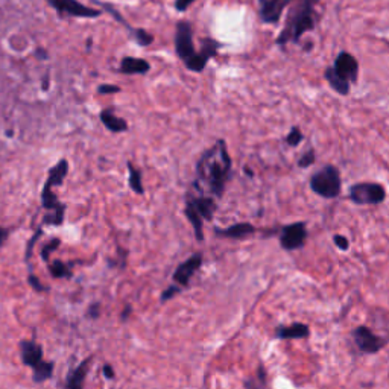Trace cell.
Returning a JSON list of instances; mask_svg holds the SVG:
<instances>
[{
    "instance_id": "30bf717a",
    "label": "cell",
    "mask_w": 389,
    "mask_h": 389,
    "mask_svg": "<svg viewBox=\"0 0 389 389\" xmlns=\"http://www.w3.org/2000/svg\"><path fill=\"white\" fill-rule=\"evenodd\" d=\"M202 254L197 253L190 255L188 260H184L181 264H178L175 272H174V282L181 286V287H188L192 277L197 274V271L202 266Z\"/></svg>"
},
{
    "instance_id": "ab89813d",
    "label": "cell",
    "mask_w": 389,
    "mask_h": 389,
    "mask_svg": "<svg viewBox=\"0 0 389 389\" xmlns=\"http://www.w3.org/2000/svg\"><path fill=\"white\" fill-rule=\"evenodd\" d=\"M262 2H264V0H260V3H262Z\"/></svg>"
},
{
    "instance_id": "74e56055",
    "label": "cell",
    "mask_w": 389,
    "mask_h": 389,
    "mask_svg": "<svg viewBox=\"0 0 389 389\" xmlns=\"http://www.w3.org/2000/svg\"><path fill=\"white\" fill-rule=\"evenodd\" d=\"M8 235H10V230L0 228V245H3V242L8 239Z\"/></svg>"
},
{
    "instance_id": "ac0fdd59",
    "label": "cell",
    "mask_w": 389,
    "mask_h": 389,
    "mask_svg": "<svg viewBox=\"0 0 389 389\" xmlns=\"http://www.w3.org/2000/svg\"><path fill=\"white\" fill-rule=\"evenodd\" d=\"M99 118H100V122L104 123V127L108 131H111V132H125L128 129L127 120L119 118V116H116V113L111 110V108H105V110L100 111Z\"/></svg>"
},
{
    "instance_id": "f1b7e54d",
    "label": "cell",
    "mask_w": 389,
    "mask_h": 389,
    "mask_svg": "<svg viewBox=\"0 0 389 389\" xmlns=\"http://www.w3.org/2000/svg\"><path fill=\"white\" fill-rule=\"evenodd\" d=\"M315 151L310 147V150H307L305 154L301 155V157L298 159V168L301 169H306V168H310L315 163Z\"/></svg>"
},
{
    "instance_id": "9a60e30c",
    "label": "cell",
    "mask_w": 389,
    "mask_h": 389,
    "mask_svg": "<svg viewBox=\"0 0 389 389\" xmlns=\"http://www.w3.org/2000/svg\"><path fill=\"white\" fill-rule=\"evenodd\" d=\"M217 237H228V239H244L257 233V228L250 222H239L231 225L228 228H215Z\"/></svg>"
},
{
    "instance_id": "52a82bcc",
    "label": "cell",
    "mask_w": 389,
    "mask_h": 389,
    "mask_svg": "<svg viewBox=\"0 0 389 389\" xmlns=\"http://www.w3.org/2000/svg\"><path fill=\"white\" fill-rule=\"evenodd\" d=\"M48 3L55 10L60 17H76V19H98L102 11L96 8L82 5L78 0H48Z\"/></svg>"
},
{
    "instance_id": "7c38bea8",
    "label": "cell",
    "mask_w": 389,
    "mask_h": 389,
    "mask_svg": "<svg viewBox=\"0 0 389 389\" xmlns=\"http://www.w3.org/2000/svg\"><path fill=\"white\" fill-rule=\"evenodd\" d=\"M310 336V327L302 323H293L289 325H278L274 330V338L280 341L307 339Z\"/></svg>"
},
{
    "instance_id": "4dcf8cb0",
    "label": "cell",
    "mask_w": 389,
    "mask_h": 389,
    "mask_svg": "<svg viewBox=\"0 0 389 389\" xmlns=\"http://www.w3.org/2000/svg\"><path fill=\"white\" fill-rule=\"evenodd\" d=\"M119 91H120L119 85H113V84H100L98 87L99 95H114V93H119Z\"/></svg>"
},
{
    "instance_id": "ba28073f",
    "label": "cell",
    "mask_w": 389,
    "mask_h": 389,
    "mask_svg": "<svg viewBox=\"0 0 389 389\" xmlns=\"http://www.w3.org/2000/svg\"><path fill=\"white\" fill-rule=\"evenodd\" d=\"M307 227L305 222H293L289 225H284L280 231V245L286 251H297L301 250L307 242Z\"/></svg>"
},
{
    "instance_id": "8d00e7d4",
    "label": "cell",
    "mask_w": 389,
    "mask_h": 389,
    "mask_svg": "<svg viewBox=\"0 0 389 389\" xmlns=\"http://www.w3.org/2000/svg\"><path fill=\"white\" fill-rule=\"evenodd\" d=\"M104 376H105V379H110V380H113L114 379V370H113V367L110 363H105L104 365Z\"/></svg>"
},
{
    "instance_id": "484cf974",
    "label": "cell",
    "mask_w": 389,
    "mask_h": 389,
    "mask_svg": "<svg viewBox=\"0 0 389 389\" xmlns=\"http://www.w3.org/2000/svg\"><path fill=\"white\" fill-rule=\"evenodd\" d=\"M60 245H61V240H60V239H52L49 244H46V245L43 246V250H42V259H43L44 262H48V263H49L51 255L58 250V246H60Z\"/></svg>"
},
{
    "instance_id": "f546056e",
    "label": "cell",
    "mask_w": 389,
    "mask_h": 389,
    "mask_svg": "<svg viewBox=\"0 0 389 389\" xmlns=\"http://www.w3.org/2000/svg\"><path fill=\"white\" fill-rule=\"evenodd\" d=\"M181 289H183V287H181V286H178V284L169 286L168 289H166V291H163V293H161V302H166V301H169V300L175 298L177 295L181 292Z\"/></svg>"
},
{
    "instance_id": "44dd1931",
    "label": "cell",
    "mask_w": 389,
    "mask_h": 389,
    "mask_svg": "<svg viewBox=\"0 0 389 389\" xmlns=\"http://www.w3.org/2000/svg\"><path fill=\"white\" fill-rule=\"evenodd\" d=\"M128 183L131 190L137 193V194H143L145 189H143V181H142V172L132 165V163H128Z\"/></svg>"
},
{
    "instance_id": "f35d334b",
    "label": "cell",
    "mask_w": 389,
    "mask_h": 389,
    "mask_svg": "<svg viewBox=\"0 0 389 389\" xmlns=\"http://www.w3.org/2000/svg\"><path fill=\"white\" fill-rule=\"evenodd\" d=\"M129 315H131V306H127V307H125V310H123L122 315H120L122 321H127V318H128Z\"/></svg>"
},
{
    "instance_id": "d6986e66",
    "label": "cell",
    "mask_w": 389,
    "mask_h": 389,
    "mask_svg": "<svg viewBox=\"0 0 389 389\" xmlns=\"http://www.w3.org/2000/svg\"><path fill=\"white\" fill-rule=\"evenodd\" d=\"M69 174V161L67 160H60L55 166L49 169L48 180H46V186H51V188H60L61 184L64 183L66 177Z\"/></svg>"
},
{
    "instance_id": "7a4b0ae2",
    "label": "cell",
    "mask_w": 389,
    "mask_h": 389,
    "mask_svg": "<svg viewBox=\"0 0 389 389\" xmlns=\"http://www.w3.org/2000/svg\"><path fill=\"white\" fill-rule=\"evenodd\" d=\"M201 52L194 51L193 44V29L189 21H180L177 25L175 33V51L177 55L183 60L186 67L193 72H202L206 69L207 61L215 57L219 49V43L212 38H204L201 42Z\"/></svg>"
},
{
    "instance_id": "5bb4252c",
    "label": "cell",
    "mask_w": 389,
    "mask_h": 389,
    "mask_svg": "<svg viewBox=\"0 0 389 389\" xmlns=\"http://www.w3.org/2000/svg\"><path fill=\"white\" fill-rule=\"evenodd\" d=\"M292 0H264L262 2L260 17L264 23H278L286 5Z\"/></svg>"
},
{
    "instance_id": "d590c367",
    "label": "cell",
    "mask_w": 389,
    "mask_h": 389,
    "mask_svg": "<svg viewBox=\"0 0 389 389\" xmlns=\"http://www.w3.org/2000/svg\"><path fill=\"white\" fill-rule=\"evenodd\" d=\"M99 309H100V306L98 305V302H95V305H91L90 309H89V312H87L89 318H91V320H96V318L99 316Z\"/></svg>"
},
{
    "instance_id": "6da1fadb",
    "label": "cell",
    "mask_w": 389,
    "mask_h": 389,
    "mask_svg": "<svg viewBox=\"0 0 389 389\" xmlns=\"http://www.w3.org/2000/svg\"><path fill=\"white\" fill-rule=\"evenodd\" d=\"M231 165L227 143L219 138L199 157L197 163V181L192 188L208 193L213 198H222L231 175Z\"/></svg>"
},
{
    "instance_id": "5b68a950",
    "label": "cell",
    "mask_w": 389,
    "mask_h": 389,
    "mask_svg": "<svg viewBox=\"0 0 389 389\" xmlns=\"http://www.w3.org/2000/svg\"><path fill=\"white\" fill-rule=\"evenodd\" d=\"M348 197L354 204L379 206L386 199V189L379 183H356L350 188Z\"/></svg>"
},
{
    "instance_id": "2e32d148",
    "label": "cell",
    "mask_w": 389,
    "mask_h": 389,
    "mask_svg": "<svg viewBox=\"0 0 389 389\" xmlns=\"http://www.w3.org/2000/svg\"><path fill=\"white\" fill-rule=\"evenodd\" d=\"M90 365H91V357L82 361L76 368L70 371L64 389H84V382H85V377L89 374Z\"/></svg>"
},
{
    "instance_id": "cb8c5ba5",
    "label": "cell",
    "mask_w": 389,
    "mask_h": 389,
    "mask_svg": "<svg viewBox=\"0 0 389 389\" xmlns=\"http://www.w3.org/2000/svg\"><path fill=\"white\" fill-rule=\"evenodd\" d=\"M49 271L52 277L55 278H70L72 277V271H70V264L61 262V260H53L49 263Z\"/></svg>"
},
{
    "instance_id": "1f68e13d",
    "label": "cell",
    "mask_w": 389,
    "mask_h": 389,
    "mask_svg": "<svg viewBox=\"0 0 389 389\" xmlns=\"http://www.w3.org/2000/svg\"><path fill=\"white\" fill-rule=\"evenodd\" d=\"M333 242L334 245H336L341 251H348V248H350V242H348V239L345 236H342V235H334L333 236Z\"/></svg>"
},
{
    "instance_id": "e575fe53",
    "label": "cell",
    "mask_w": 389,
    "mask_h": 389,
    "mask_svg": "<svg viewBox=\"0 0 389 389\" xmlns=\"http://www.w3.org/2000/svg\"><path fill=\"white\" fill-rule=\"evenodd\" d=\"M194 2V0H177L175 2V8H177V11H180V12H184Z\"/></svg>"
},
{
    "instance_id": "83f0119b",
    "label": "cell",
    "mask_w": 389,
    "mask_h": 389,
    "mask_svg": "<svg viewBox=\"0 0 389 389\" xmlns=\"http://www.w3.org/2000/svg\"><path fill=\"white\" fill-rule=\"evenodd\" d=\"M302 140H305V136H302V132L298 127H293L291 131H289V134L286 136V143L295 147V146H298Z\"/></svg>"
},
{
    "instance_id": "4316f807",
    "label": "cell",
    "mask_w": 389,
    "mask_h": 389,
    "mask_svg": "<svg viewBox=\"0 0 389 389\" xmlns=\"http://www.w3.org/2000/svg\"><path fill=\"white\" fill-rule=\"evenodd\" d=\"M95 2H98L100 6H102L104 10H105L108 14H111L113 17H114V20H118L119 23H122V25L125 26V28H128L129 30L132 29V28L129 26V23H128L125 19H123L122 15L119 14V11H118V10H114V6H113V5H110V3H104V2H100V0H95Z\"/></svg>"
},
{
    "instance_id": "e0dca14e",
    "label": "cell",
    "mask_w": 389,
    "mask_h": 389,
    "mask_svg": "<svg viewBox=\"0 0 389 389\" xmlns=\"http://www.w3.org/2000/svg\"><path fill=\"white\" fill-rule=\"evenodd\" d=\"M151 70V64L143 58L125 57L122 58L119 72L123 75H146Z\"/></svg>"
},
{
    "instance_id": "4fadbf2b",
    "label": "cell",
    "mask_w": 389,
    "mask_h": 389,
    "mask_svg": "<svg viewBox=\"0 0 389 389\" xmlns=\"http://www.w3.org/2000/svg\"><path fill=\"white\" fill-rule=\"evenodd\" d=\"M20 356L21 362L26 367L35 368L38 363L43 362V348L40 344L34 341H21L20 342Z\"/></svg>"
},
{
    "instance_id": "836d02e7",
    "label": "cell",
    "mask_w": 389,
    "mask_h": 389,
    "mask_svg": "<svg viewBox=\"0 0 389 389\" xmlns=\"http://www.w3.org/2000/svg\"><path fill=\"white\" fill-rule=\"evenodd\" d=\"M42 233H43V231H42V228H38V231H37V233H35V235L33 236V239H30V240H29V242H28V246H26V255H25V260H26V262H29L30 253H33V250H34V244L37 242V240H38V237H40V236H42Z\"/></svg>"
},
{
    "instance_id": "9c48e42d",
    "label": "cell",
    "mask_w": 389,
    "mask_h": 389,
    "mask_svg": "<svg viewBox=\"0 0 389 389\" xmlns=\"http://www.w3.org/2000/svg\"><path fill=\"white\" fill-rule=\"evenodd\" d=\"M186 207L197 212L202 217V221L210 222L213 221V216L216 212V201L213 197H210V194H206L199 190H197V193L190 190L186 194Z\"/></svg>"
},
{
    "instance_id": "3957f363",
    "label": "cell",
    "mask_w": 389,
    "mask_h": 389,
    "mask_svg": "<svg viewBox=\"0 0 389 389\" xmlns=\"http://www.w3.org/2000/svg\"><path fill=\"white\" fill-rule=\"evenodd\" d=\"M289 14H287L286 25L277 38V44L298 43L302 34L315 29V3L318 0H295Z\"/></svg>"
},
{
    "instance_id": "ffe728a7",
    "label": "cell",
    "mask_w": 389,
    "mask_h": 389,
    "mask_svg": "<svg viewBox=\"0 0 389 389\" xmlns=\"http://www.w3.org/2000/svg\"><path fill=\"white\" fill-rule=\"evenodd\" d=\"M324 76H325V80L329 81V84L332 85V89H333L334 91H338L339 95H342V96L348 95V93H350V82L345 81L342 76H339V75L336 73V70H334L333 67L327 69Z\"/></svg>"
},
{
    "instance_id": "7402d4cb",
    "label": "cell",
    "mask_w": 389,
    "mask_h": 389,
    "mask_svg": "<svg viewBox=\"0 0 389 389\" xmlns=\"http://www.w3.org/2000/svg\"><path fill=\"white\" fill-rule=\"evenodd\" d=\"M34 370V382L35 383H43L46 380H49L53 376V362L43 361L38 363Z\"/></svg>"
},
{
    "instance_id": "603a6c76",
    "label": "cell",
    "mask_w": 389,
    "mask_h": 389,
    "mask_svg": "<svg viewBox=\"0 0 389 389\" xmlns=\"http://www.w3.org/2000/svg\"><path fill=\"white\" fill-rule=\"evenodd\" d=\"M266 386V371L263 365H260L257 372L245 382V389H264Z\"/></svg>"
},
{
    "instance_id": "277c9868",
    "label": "cell",
    "mask_w": 389,
    "mask_h": 389,
    "mask_svg": "<svg viewBox=\"0 0 389 389\" xmlns=\"http://www.w3.org/2000/svg\"><path fill=\"white\" fill-rule=\"evenodd\" d=\"M310 189L318 197L324 199H334L339 197L341 193V174L339 169L332 165H327L310 177Z\"/></svg>"
},
{
    "instance_id": "d4e9b609",
    "label": "cell",
    "mask_w": 389,
    "mask_h": 389,
    "mask_svg": "<svg viewBox=\"0 0 389 389\" xmlns=\"http://www.w3.org/2000/svg\"><path fill=\"white\" fill-rule=\"evenodd\" d=\"M131 34H132V38L136 40V43L143 46V48L152 44V42H154V37L145 29H131Z\"/></svg>"
},
{
    "instance_id": "8992f818",
    "label": "cell",
    "mask_w": 389,
    "mask_h": 389,
    "mask_svg": "<svg viewBox=\"0 0 389 389\" xmlns=\"http://www.w3.org/2000/svg\"><path fill=\"white\" fill-rule=\"evenodd\" d=\"M352 339L361 354H376L386 347L389 338H382L367 325H359L352 332Z\"/></svg>"
},
{
    "instance_id": "8fae6325",
    "label": "cell",
    "mask_w": 389,
    "mask_h": 389,
    "mask_svg": "<svg viewBox=\"0 0 389 389\" xmlns=\"http://www.w3.org/2000/svg\"><path fill=\"white\" fill-rule=\"evenodd\" d=\"M333 69L336 70L339 76L344 78L350 84L357 81V75H359V64H357L356 58L348 52H341L336 61H334Z\"/></svg>"
},
{
    "instance_id": "d6a6232c",
    "label": "cell",
    "mask_w": 389,
    "mask_h": 389,
    "mask_svg": "<svg viewBox=\"0 0 389 389\" xmlns=\"http://www.w3.org/2000/svg\"><path fill=\"white\" fill-rule=\"evenodd\" d=\"M28 282H29V284L34 287V289L37 291V292H46L48 291V287H46L40 280H38L34 274H29V277H28Z\"/></svg>"
}]
</instances>
